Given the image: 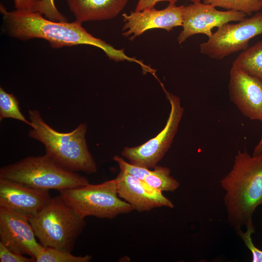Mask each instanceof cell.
<instances>
[{"label":"cell","mask_w":262,"mask_h":262,"mask_svg":"<svg viewBox=\"0 0 262 262\" xmlns=\"http://www.w3.org/2000/svg\"><path fill=\"white\" fill-rule=\"evenodd\" d=\"M0 11L8 34L23 41L41 38L49 42L51 47L59 49L78 45H88L102 49L110 60L115 62H133L134 57L124 53V49H117L105 41L88 33L82 23L56 21L44 17L38 12L14 10L8 11L0 4Z\"/></svg>","instance_id":"6da1fadb"},{"label":"cell","mask_w":262,"mask_h":262,"mask_svg":"<svg viewBox=\"0 0 262 262\" xmlns=\"http://www.w3.org/2000/svg\"><path fill=\"white\" fill-rule=\"evenodd\" d=\"M40 0H14V7L16 10L33 11Z\"/></svg>","instance_id":"484cf974"},{"label":"cell","mask_w":262,"mask_h":262,"mask_svg":"<svg viewBox=\"0 0 262 262\" xmlns=\"http://www.w3.org/2000/svg\"><path fill=\"white\" fill-rule=\"evenodd\" d=\"M15 119L32 127L33 125L22 114L19 106V102L16 97L11 93L6 92L0 88V120L4 118Z\"/></svg>","instance_id":"ac0fdd59"},{"label":"cell","mask_w":262,"mask_h":262,"mask_svg":"<svg viewBox=\"0 0 262 262\" xmlns=\"http://www.w3.org/2000/svg\"><path fill=\"white\" fill-rule=\"evenodd\" d=\"M113 160L117 163L120 171L134 176L144 180L146 177L151 171L149 169L128 163L117 155H115Z\"/></svg>","instance_id":"603a6c76"},{"label":"cell","mask_w":262,"mask_h":262,"mask_svg":"<svg viewBox=\"0 0 262 262\" xmlns=\"http://www.w3.org/2000/svg\"><path fill=\"white\" fill-rule=\"evenodd\" d=\"M59 194L71 210L82 219L88 216L113 219L133 210L130 204L119 198L115 179L98 184L89 183L62 190Z\"/></svg>","instance_id":"8992f818"},{"label":"cell","mask_w":262,"mask_h":262,"mask_svg":"<svg viewBox=\"0 0 262 262\" xmlns=\"http://www.w3.org/2000/svg\"><path fill=\"white\" fill-rule=\"evenodd\" d=\"M179 0H138L135 11H141L145 9L154 8L155 5L161 1H169L176 2ZM193 2H200L201 0H186Z\"/></svg>","instance_id":"d4e9b609"},{"label":"cell","mask_w":262,"mask_h":262,"mask_svg":"<svg viewBox=\"0 0 262 262\" xmlns=\"http://www.w3.org/2000/svg\"><path fill=\"white\" fill-rule=\"evenodd\" d=\"M262 34V13L245 17L236 24H225L200 44V52L209 57L222 60L248 47L252 38Z\"/></svg>","instance_id":"52a82bcc"},{"label":"cell","mask_w":262,"mask_h":262,"mask_svg":"<svg viewBox=\"0 0 262 262\" xmlns=\"http://www.w3.org/2000/svg\"><path fill=\"white\" fill-rule=\"evenodd\" d=\"M246 230L243 232L239 231L237 234L241 237L246 246L250 251L253 262H262V250L258 248L253 244L251 238L252 234L255 232V227L253 223L248 224L246 226Z\"/></svg>","instance_id":"44dd1931"},{"label":"cell","mask_w":262,"mask_h":262,"mask_svg":"<svg viewBox=\"0 0 262 262\" xmlns=\"http://www.w3.org/2000/svg\"></svg>","instance_id":"83f0119b"},{"label":"cell","mask_w":262,"mask_h":262,"mask_svg":"<svg viewBox=\"0 0 262 262\" xmlns=\"http://www.w3.org/2000/svg\"><path fill=\"white\" fill-rule=\"evenodd\" d=\"M229 92L230 100L243 115L250 120L262 119V82L232 66Z\"/></svg>","instance_id":"7c38bea8"},{"label":"cell","mask_w":262,"mask_h":262,"mask_svg":"<svg viewBox=\"0 0 262 262\" xmlns=\"http://www.w3.org/2000/svg\"><path fill=\"white\" fill-rule=\"evenodd\" d=\"M35 237L28 217L0 206V242L14 252L36 259L45 247Z\"/></svg>","instance_id":"30bf717a"},{"label":"cell","mask_w":262,"mask_h":262,"mask_svg":"<svg viewBox=\"0 0 262 262\" xmlns=\"http://www.w3.org/2000/svg\"><path fill=\"white\" fill-rule=\"evenodd\" d=\"M91 255L75 256L68 252L51 247L45 248L36 258V262H89Z\"/></svg>","instance_id":"ffe728a7"},{"label":"cell","mask_w":262,"mask_h":262,"mask_svg":"<svg viewBox=\"0 0 262 262\" xmlns=\"http://www.w3.org/2000/svg\"><path fill=\"white\" fill-rule=\"evenodd\" d=\"M51 198L49 190L0 179V206L29 218L37 215Z\"/></svg>","instance_id":"4fadbf2b"},{"label":"cell","mask_w":262,"mask_h":262,"mask_svg":"<svg viewBox=\"0 0 262 262\" xmlns=\"http://www.w3.org/2000/svg\"><path fill=\"white\" fill-rule=\"evenodd\" d=\"M36 237L45 247L71 252L86 223L59 195L51 197L43 210L29 219Z\"/></svg>","instance_id":"5b68a950"},{"label":"cell","mask_w":262,"mask_h":262,"mask_svg":"<svg viewBox=\"0 0 262 262\" xmlns=\"http://www.w3.org/2000/svg\"><path fill=\"white\" fill-rule=\"evenodd\" d=\"M162 87L171 106L165 127L154 138L137 147H125L121 152L130 163L148 169L154 168L170 147L183 113L179 98Z\"/></svg>","instance_id":"ba28073f"},{"label":"cell","mask_w":262,"mask_h":262,"mask_svg":"<svg viewBox=\"0 0 262 262\" xmlns=\"http://www.w3.org/2000/svg\"><path fill=\"white\" fill-rule=\"evenodd\" d=\"M129 0H66L75 17L82 23L90 21L108 20L116 17Z\"/></svg>","instance_id":"9a60e30c"},{"label":"cell","mask_w":262,"mask_h":262,"mask_svg":"<svg viewBox=\"0 0 262 262\" xmlns=\"http://www.w3.org/2000/svg\"><path fill=\"white\" fill-rule=\"evenodd\" d=\"M184 5L178 6L176 2H169L168 6L162 10L154 8L141 11L131 12L129 15L122 14L124 25L122 34L128 37L131 41L145 32L153 29H162L167 32L174 27L182 26Z\"/></svg>","instance_id":"8fae6325"},{"label":"cell","mask_w":262,"mask_h":262,"mask_svg":"<svg viewBox=\"0 0 262 262\" xmlns=\"http://www.w3.org/2000/svg\"><path fill=\"white\" fill-rule=\"evenodd\" d=\"M203 3L250 16L262 9L261 0H203Z\"/></svg>","instance_id":"d6986e66"},{"label":"cell","mask_w":262,"mask_h":262,"mask_svg":"<svg viewBox=\"0 0 262 262\" xmlns=\"http://www.w3.org/2000/svg\"><path fill=\"white\" fill-rule=\"evenodd\" d=\"M220 184L225 191L228 221L238 232L253 222L255 211L262 204V152L251 156L246 150H238Z\"/></svg>","instance_id":"7a4b0ae2"},{"label":"cell","mask_w":262,"mask_h":262,"mask_svg":"<svg viewBox=\"0 0 262 262\" xmlns=\"http://www.w3.org/2000/svg\"><path fill=\"white\" fill-rule=\"evenodd\" d=\"M262 152V135L260 141L254 147L252 155H256Z\"/></svg>","instance_id":"4316f807"},{"label":"cell","mask_w":262,"mask_h":262,"mask_svg":"<svg viewBox=\"0 0 262 262\" xmlns=\"http://www.w3.org/2000/svg\"><path fill=\"white\" fill-rule=\"evenodd\" d=\"M262 82V41L242 51L232 63Z\"/></svg>","instance_id":"2e32d148"},{"label":"cell","mask_w":262,"mask_h":262,"mask_svg":"<svg viewBox=\"0 0 262 262\" xmlns=\"http://www.w3.org/2000/svg\"><path fill=\"white\" fill-rule=\"evenodd\" d=\"M115 179L118 196L133 210L143 212L161 207L174 208L172 201L162 192L151 188L144 180L121 171Z\"/></svg>","instance_id":"5bb4252c"},{"label":"cell","mask_w":262,"mask_h":262,"mask_svg":"<svg viewBox=\"0 0 262 262\" xmlns=\"http://www.w3.org/2000/svg\"><path fill=\"white\" fill-rule=\"evenodd\" d=\"M154 168L144 180L147 185L162 192H173L178 188L180 182L170 176L169 168L158 165Z\"/></svg>","instance_id":"e0dca14e"},{"label":"cell","mask_w":262,"mask_h":262,"mask_svg":"<svg viewBox=\"0 0 262 262\" xmlns=\"http://www.w3.org/2000/svg\"><path fill=\"white\" fill-rule=\"evenodd\" d=\"M28 114L33 125L29 136L44 145L46 155L71 172L82 171L88 174L97 172L96 162L86 144L85 123H81L70 132H61L48 125L38 110H30Z\"/></svg>","instance_id":"3957f363"},{"label":"cell","mask_w":262,"mask_h":262,"mask_svg":"<svg viewBox=\"0 0 262 262\" xmlns=\"http://www.w3.org/2000/svg\"><path fill=\"white\" fill-rule=\"evenodd\" d=\"M0 262H34L35 259L27 257L24 255L14 252L8 248L0 242Z\"/></svg>","instance_id":"cb8c5ba5"},{"label":"cell","mask_w":262,"mask_h":262,"mask_svg":"<svg viewBox=\"0 0 262 262\" xmlns=\"http://www.w3.org/2000/svg\"><path fill=\"white\" fill-rule=\"evenodd\" d=\"M246 15L234 10L219 11L211 4L200 2H193L184 6L183 12V29L178 36L179 44L196 34H203L208 38L213 34L214 27L231 21H240Z\"/></svg>","instance_id":"9c48e42d"},{"label":"cell","mask_w":262,"mask_h":262,"mask_svg":"<svg viewBox=\"0 0 262 262\" xmlns=\"http://www.w3.org/2000/svg\"><path fill=\"white\" fill-rule=\"evenodd\" d=\"M0 179L34 188L59 191L89 183L86 177L64 169L46 154L29 156L1 167Z\"/></svg>","instance_id":"277c9868"},{"label":"cell","mask_w":262,"mask_h":262,"mask_svg":"<svg viewBox=\"0 0 262 262\" xmlns=\"http://www.w3.org/2000/svg\"><path fill=\"white\" fill-rule=\"evenodd\" d=\"M33 11L43 14L46 17L53 21H67L66 18L57 9L54 0H40Z\"/></svg>","instance_id":"7402d4cb"}]
</instances>
